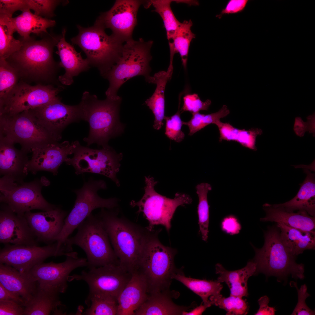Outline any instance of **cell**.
<instances>
[{
    "label": "cell",
    "mask_w": 315,
    "mask_h": 315,
    "mask_svg": "<svg viewBox=\"0 0 315 315\" xmlns=\"http://www.w3.org/2000/svg\"><path fill=\"white\" fill-rule=\"evenodd\" d=\"M86 303L88 307L83 314L85 315H117L118 301L105 294L89 293Z\"/></svg>",
    "instance_id": "cell-39"
},
{
    "label": "cell",
    "mask_w": 315,
    "mask_h": 315,
    "mask_svg": "<svg viewBox=\"0 0 315 315\" xmlns=\"http://www.w3.org/2000/svg\"><path fill=\"white\" fill-rule=\"evenodd\" d=\"M78 34L71 40L85 54L90 66L96 67L102 76L116 63L121 54L124 42L96 21L94 25L84 27L77 25Z\"/></svg>",
    "instance_id": "cell-7"
},
{
    "label": "cell",
    "mask_w": 315,
    "mask_h": 315,
    "mask_svg": "<svg viewBox=\"0 0 315 315\" xmlns=\"http://www.w3.org/2000/svg\"><path fill=\"white\" fill-rule=\"evenodd\" d=\"M38 123L59 141L69 124L82 120L79 104L69 105L58 97L47 104L29 110Z\"/></svg>",
    "instance_id": "cell-19"
},
{
    "label": "cell",
    "mask_w": 315,
    "mask_h": 315,
    "mask_svg": "<svg viewBox=\"0 0 315 315\" xmlns=\"http://www.w3.org/2000/svg\"><path fill=\"white\" fill-rule=\"evenodd\" d=\"M19 74L6 59H0V103L10 96L18 83Z\"/></svg>",
    "instance_id": "cell-43"
},
{
    "label": "cell",
    "mask_w": 315,
    "mask_h": 315,
    "mask_svg": "<svg viewBox=\"0 0 315 315\" xmlns=\"http://www.w3.org/2000/svg\"><path fill=\"white\" fill-rule=\"evenodd\" d=\"M209 300L212 305L225 310L227 315H245L248 313V303L242 298L231 295L226 298L220 294L211 296Z\"/></svg>",
    "instance_id": "cell-42"
},
{
    "label": "cell",
    "mask_w": 315,
    "mask_h": 315,
    "mask_svg": "<svg viewBox=\"0 0 315 315\" xmlns=\"http://www.w3.org/2000/svg\"><path fill=\"white\" fill-rule=\"evenodd\" d=\"M192 24L190 20L184 21L172 39L169 41L170 58H173L174 54L178 53L185 68L186 67L190 43L195 37L191 30Z\"/></svg>",
    "instance_id": "cell-37"
},
{
    "label": "cell",
    "mask_w": 315,
    "mask_h": 315,
    "mask_svg": "<svg viewBox=\"0 0 315 315\" xmlns=\"http://www.w3.org/2000/svg\"><path fill=\"white\" fill-rule=\"evenodd\" d=\"M27 8L32 10L38 16L50 19L55 15L54 11L56 7L64 1L57 0H26Z\"/></svg>",
    "instance_id": "cell-45"
},
{
    "label": "cell",
    "mask_w": 315,
    "mask_h": 315,
    "mask_svg": "<svg viewBox=\"0 0 315 315\" xmlns=\"http://www.w3.org/2000/svg\"><path fill=\"white\" fill-rule=\"evenodd\" d=\"M0 301H12L25 307V302L20 296L5 288L0 283Z\"/></svg>",
    "instance_id": "cell-53"
},
{
    "label": "cell",
    "mask_w": 315,
    "mask_h": 315,
    "mask_svg": "<svg viewBox=\"0 0 315 315\" xmlns=\"http://www.w3.org/2000/svg\"><path fill=\"white\" fill-rule=\"evenodd\" d=\"M280 237L289 252L295 256L306 250L315 249V232L304 231L277 223Z\"/></svg>",
    "instance_id": "cell-31"
},
{
    "label": "cell",
    "mask_w": 315,
    "mask_h": 315,
    "mask_svg": "<svg viewBox=\"0 0 315 315\" xmlns=\"http://www.w3.org/2000/svg\"><path fill=\"white\" fill-rule=\"evenodd\" d=\"M27 9L26 0H0V14L12 17L16 11Z\"/></svg>",
    "instance_id": "cell-49"
},
{
    "label": "cell",
    "mask_w": 315,
    "mask_h": 315,
    "mask_svg": "<svg viewBox=\"0 0 315 315\" xmlns=\"http://www.w3.org/2000/svg\"><path fill=\"white\" fill-rule=\"evenodd\" d=\"M77 228L76 234L69 237L64 244L71 250L72 246L76 245L84 251L89 269L110 264H120L108 235L97 215L91 213Z\"/></svg>",
    "instance_id": "cell-8"
},
{
    "label": "cell",
    "mask_w": 315,
    "mask_h": 315,
    "mask_svg": "<svg viewBox=\"0 0 315 315\" xmlns=\"http://www.w3.org/2000/svg\"><path fill=\"white\" fill-rule=\"evenodd\" d=\"M270 301L269 298L266 295L260 298L258 300L259 308L255 315H274L276 311L274 307L268 306Z\"/></svg>",
    "instance_id": "cell-54"
},
{
    "label": "cell",
    "mask_w": 315,
    "mask_h": 315,
    "mask_svg": "<svg viewBox=\"0 0 315 315\" xmlns=\"http://www.w3.org/2000/svg\"><path fill=\"white\" fill-rule=\"evenodd\" d=\"M0 283L8 290L21 296L26 304L36 291L38 285L27 273L9 265L0 263Z\"/></svg>",
    "instance_id": "cell-27"
},
{
    "label": "cell",
    "mask_w": 315,
    "mask_h": 315,
    "mask_svg": "<svg viewBox=\"0 0 315 315\" xmlns=\"http://www.w3.org/2000/svg\"><path fill=\"white\" fill-rule=\"evenodd\" d=\"M262 206L266 215L260 219L261 222H274L304 231H315V217L305 211L299 210L295 212L275 204L268 203L264 204Z\"/></svg>",
    "instance_id": "cell-24"
},
{
    "label": "cell",
    "mask_w": 315,
    "mask_h": 315,
    "mask_svg": "<svg viewBox=\"0 0 315 315\" xmlns=\"http://www.w3.org/2000/svg\"><path fill=\"white\" fill-rule=\"evenodd\" d=\"M146 1L136 0H118L109 10L102 13L96 21L124 43L132 40L137 24V15L140 6Z\"/></svg>",
    "instance_id": "cell-18"
},
{
    "label": "cell",
    "mask_w": 315,
    "mask_h": 315,
    "mask_svg": "<svg viewBox=\"0 0 315 315\" xmlns=\"http://www.w3.org/2000/svg\"><path fill=\"white\" fill-rule=\"evenodd\" d=\"M117 208H102L97 215L108 235L120 264L133 273L151 230L119 217Z\"/></svg>",
    "instance_id": "cell-1"
},
{
    "label": "cell",
    "mask_w": 315,
    "mask_h": 315,
    "mask_svg": "<svg viewBox=\"0 0 315 315\" xmlns=\"http://www.w3.org/2000/svg\"><path fill=\"white\" fill-rule=\"evenodd\" d=\"M146 186L145 193L138 202L132 200L130 205L137 206V213H142L148 221L146 227L150 230L153 229L154 226L161 225L169 232L171 227V221L175 211L179 206H184L192 202L188 195L177 192L174 199H170L157 193L154 189L157 181L153 177H145Z\"/></svg>",
    "instance_id": "cell-12"
},
{
    "label": "cell",
    "mask_w": 315,
    "mask_h": 315,
    "mask_svg": "<svg viewBox=\"0 0 315 315\" xmlns=\"http://www.w3.org/2000/svg\"><path fill=\"white\" fill-rule=\"evenodd\" d=\"M249 1L248 0H230L220 13L216 15V17L220 19L224 15L235 14L243 11L245 8Z\"/></svg>",
    "instance_id": "cell-51"
},
{
    "label": "cell",
    "mask_w": 315,
    "mask_h": 315,
    "mask_svg": "<svg viewBox=\"0 0 315 315\" xmlns=\"http://www.w3.org/2000/svg\"><path fill=\"white\" fill-rule=\"evenodd\" d=\"M37 241L24 215L18 214L6 204L0 212V242L9 244L37 245Z\"/></svg>",
    "instance_id": "cell-21"
},
{
    "label": "cell",
    "mask_w": 315,
    "mask_h": 315,
    "mask_svg": "<svg viewBox=\"0 0 315 315\" xmlns=\"http://www.w3.org/2000/svg\"><path fill=\"white\" fill-rule=\"evenodd\" d=\"M75 146L74 142L68 141L47 144L36 148L32 150V155L26 167L27 172L33 174L45 171L57 175L61 164L66 162L68 156L73 154Z\"/></svg>",
    "instance_id": "cell-20"
},
{
    "label": "cell",
    "mask_w": 315,
    "mask_h": 315,
    "mask_svg": "<svg viewBox=\"0 0 315 315\" xmlns=\"http://www.w3.org/2000/svg\"><path fill=\"white\" fill-rule=\"evenodd\" d=\"M219 131V142L225 140L237 142L243 147L256 151V138L261 135L262 131L258 128H251L248 130L239 129L230 123H223L220 120L216 124Z\"/></svg>",
    "instance_id": "cell-35"
},
{
    "label": "cell",
    "mask_w": 315,
    "mask_h": 315,
    "mask_svg": "<svg viewBox=\"0 0 315 315\" xmlns=\"http://www.w3.org/2000/svg\"><path fill=\"white\" fill-rule=\"evenodd\" d=\"M121 100V97L101 100L88 92L83 93L79 104L82 120L89 125L88 135L83 139L87 146L93 144L102 147L107 146L109 139L123 132L124 126L119 118Z\"/></svg>",
    "instance_id": "cell-2"
},
{
    "label": "cell",
    "mask_w": 315,
    "mask_h": 315,
    "mask_svg": "<svg viewBox=\"0 0 315 315\" xmlns=\"http://www.w3.org/2000/svg\"><path fill=\"white\" fill-rule=\"evenodd\" d=\"M106 187L104 180H95L91 178L84 182L81 188L73 190L76 195L74 206L65 218L62 229L55 239L59 246L63 244L69 236L93 210L98 208L111 209L118 206L117 198L104 199L98 195L99 190L105 189Z\"/></svg>",
    "instance_id": "cell-11"
},
{
    "label": "cell",
    "mask_w": 315,
    "mask_h": 315,
    "mask_svg": "<svg viewBox=\"0 0 315 315\" xmlns=\"http://www.w3.org/2000/svg\"><path fill=\"white\" fill-rule=\"evenodd\" d=\"M196 188L199 198L197 213L200 232L202 240L206 241L209 232V207L207 195L212 187L210 184L203 183L198 184Z\"/></svg>",
    "instance_id": "cell-41"
},
{
    "label": "cell",
    "mask_w": 315,
    "mask_h": 315,
    "mask_svg": "<svg viewBox=\"0 0 315 315\" xmlns=\"http://www.w3.org/2000/svg\"><path fill=\"white\" fill-rule=\"evenodd\" d=\"M14 144L0 137V174L24 178L28 173V153L17 149Z\"/></svg>",
    "instance_id": "cell-26"
},
{
    "label": "cell",
    "mask_w": 315,
    "mask_h": 315,
    "mask_svg": "<svg viewBox=\"0 0 315 315\" xmlns=\"http://www.w3.org/2000/svg\"><path fill=\"white\" fill-rule=\"evenodd\" d=\"M25 307L12 301H0V315H23Z\"/></svg>",
    "instance_id": "cell-52"
},
{
    "label": "cell",
    "mask_w": 315,
    "mask_h": 315,
    "mask_svg": "<svg viewBox=\"0 0 315 315\" xmlns=\"http://www.w3.org/2000/svg\"><path fill=\"white\" fill-rule=\"evenodd\" d=\"M61 90L60 87L51 85L18 83L9 97L0 103V114L14 115L34 108L57 98Z\"/></svg>",
    "instance_id": "cell-17"
},
{
    "label": "cell",
    "mask_w": 315,
    "mask_h": 315,
    "mask_svg": "<svg viewBox=\"0 0 315 315\" xmlns=\"http://www.w3.org/2000/svg\"><path fill=\"white\" fill-rule=\"evenodd\" d=\"M0 251V263L12 266L21 272L27 273L36 265L47 258L69 253L64 245L59 247L57 242L43 246L37 245L5 244Z\"/></svg>",
    "instance_id": "cell-15"
},
{
    "label": "cell",
    "mask_w": 315,
    "mask_h": 315,
    "mask_svg": "<svg viewBox=\"0 0 315 315\" xmlns=\"http://www.w3.org/2000/svg\"><path fill=\"white\" fill-rule=\"evenodd\" d=\"M154 84H156L153 94L145 102V104L153 112L155 120L153 125L156 130L160 129L163 125V120L165 117L164 92L166 84L171 77L167 71H160L153 76Z\"/></svg>",
    "instance_id": "cell-34"
},
{
    "label": "cell",
    "mask_w": 315,
    "mask_h": 315,
    "mask_svg": "<svg viewBox=\"0 0 315 315\" xmlns=\"http://www.w3.org/2000/svg\"><path fill=\"white\" fill-rule=\"evenodd\" d=\"M148 296L145 280L134 271L131 279L118 298L117 315H135Z\"/></svg>",
    "instance_id": "cell-25"
},
{
    "label": "cell",
    "mask_w": 315,
    "mask_h": 315,
    "mask_svg": "<svg viewBox=\"0 0 315 315\" xmlns=\"http://www.w3.org/2000/svg\"><path fill=\"white\" fill-rule=\"evenodd\" d=\"M88 265L86 258L67 256L62 262H43L35 265L27 273L39 288L59 294L66 290L71 272L77 268Z\"/></svg>",
    "instance_id": "cell-16"
},
{
    "label": "cell",
    "mask_w": 315,
    "mask_h": 315,
    "mask_svg": "<svg viewBox=\"0 0 315 315\" xmlns=\"http://www.w3.org/2000/svg\"><path fill=\"white\" fill-rule=\"evenodd\" d=\"M175 279L181 282L195 293L200 296L204 304L210 303L209 297L220 294L223 286L217 280L209 281L186 277L182 272L177 270L173 275Z\"/></svg>",
    "instance_id": "cell-36"
},
{
    "label": "cell",
    "mask_w": 315,
    "mask_h": 315,
    "mask_svg": "<svg viewBox=\"0 0 315 315\" xmlns=\"http://www.w3.org/2000/svg\"><path fill=\"white\" fill-rule=\"evenodd\" d=\"M0 137L28 153L40 146L59 141L42 126L29 110L12 115L0 114Z\"/></svg>",
    "instance_id": "cell-10"
},
{
    "label": "cell",
    "mask_w": 315,
    "mask_h": 315,
    "mask_svg": "<svg viewBox=\"0 0 315 315\" xmlns=\"http://www.w3.org/2000/svg\"><path fill=\"white\" fill-rule=\"evenodd\" d=\"M59 294L39 288L25 306L23 315H65Z\"/></svg>",
    "instance_id": "cell-30"
},
{
    "label": "cell",
    "mask_w": 315,
    "mask_h": 315,
    "mask_svg": "<svg viewBox=\"0 0 315 315\" xmlns=\"http://www.w3.org/2000/svg\"><path fill=\"white\" fill-rule=\"evenodd\" d=\"M180 111L171 116H165L166 121L165 134L169 139L179 143L185 137V134L181 130L183 121L181 120Z\"/></svg>",
    "instance_id": "cell-46"
},
{
    "label": "cell",
    "mask_w": 315,
    "mask_h": 315,
    "mask_svg": "<svg viewBox=\"0 0 315 315\" xmlns=\"http://www.w3.org/2000/svg\"><path fill=\"white\" fill-rule=\"evenodd\" d=\"M15 32L23 39L30 37L32 33L37 35L47 33V29L54 27L55 20L37 15L30 10L25 9L17 17L11 18Z\"/></svg>",
    "instance_id": "cell-33"
},
{
    "label": "cell",
    "mask_w": 315,
    "mask_h": 315,
    "mask_svg": "<svg viewBox=\"0 0 315 315\" xmlns=\"http://www.w3.org/2000/svg\"><path fill=\"white\" fill-rule=\"evenodd\" d=\"M230 113L227 106L224 105L216 112L208 114H202L199 112L192 114L191 119L188 122L183 121V125L188 127V135L192 136L209 125H216L221 118L226 117Z\"/></svg>",
    "instance_id": "cell-44"
},
{
    "label": "cell",
    "mask_w": 315,
    "mask_h": 315,
    "mask_svg": "<svg viewBox=\"0 0 315 315\" xmlns=\"http://www.w3.org/2000/svg\"><path fill=\"white\" fill-rule=\"evenodd\" d=\"M23 179L8 175L0 179L1 202L14 212L22 215L34 209L47 211L57 207L47 202L41 194L42 187L49 184L48 180L36 179L24 182Z\"/></svg>",
    "instance_id": "cell-9"
},
{
    "label": "cell",
    "mask_w": 315,
    "mask_h": 315,
    "mask_svg": "<svg viewBox=\"0 0 315 315\" xmlns=\"http://www.w3.org/2000/svg\"><path fill=\"white\" fill-rule=\"evenodd\" d=\"M66 211L57 207L48 211L26 212L24 216L37 241L46 243L55 242L63 228L67 215Z\"/></svg>",
    "instance_id": "cell-22"
},
{
    "label": "cell",
    "mask_w": 315,
    "mask_h": 315,
    "mask_svg": "<svg viewBox=\"0 0 315 315\" xmlns=\"http://www.w3.org/2000/svg\"><path fill=\"white\" fill-rule=\"evenodd\" d=\"M220 226L223 231L231 235L238 234L242 228L238 218L233 215H229L224 218Z\"/></svg>",
    "instance_id": "cell-50"
},
{
    "label": "cell",
    "mask_w": 315,
    "mask_h": 315,
    "mask_svg": "<svg viewBox=\"0 0 315 315\" xmlns=\"http://www.w3.org/2000/svg\"><path fill=\"white\" fill-rule=\"evenodd\" d=\"M178 1L154 0L149 1V4L155 8L154 11L162 18L165 28L168 41L171 40L180 27L181 22L176 18L171 8L172 2Z\"/></svg>",
    "instance_id": "cell-40"
},
{
    "label": "cell",
    "mask_w": 315,
    "mask_h": 315,
    "mask_svg": "<svg viewBox=\"0 0 315 315\" xmlns=\"http://www.w3.org/2000/svg\"><path fill=\"white\" fill-rule=\"evenodd\" d=\"M66 31L65 28L62 30L60 39L56 46L57 49L56 53L61 60L60 67L65 70L63 75L59 76L58 80L62 84L69 85L73 83L74 77L88 71L90 65L87 59H83L81 53L77 52L74 46L66 41Z\"/></svg>",
    "instance_id": "cell-23"
},
{
    "label": "cell",
    "mask_w": 315,
    "mask_h": 315,
    "mask_svg": "<svg viewBox=\"0 0 315 315\" xmlns=\"http://www.w3.org/2000/svg\"><path fill=\"white\" fill-rule=\"evenodd\" d=\"M12 17L0 14V59H6L18 51L22 45L21 40L15 39Z\"/></svg>",
    "instance_id": "cell-38"
},
{
    "label": "cell",
    "mask_w": 315,
    "mask_h": 315,
    "mask_svg": "<svg viewBox=\"0 0 315 315\" xmlns=\"http://www.w3.org/2000/svg\"><path fill=\"white\" fill-rule=\"evenodd\" d=\"M307 174L296 195L290 200L284 203L275 204L289 211L303 210L315 217V174L308 170Z\"/></svg>",
    "instance_id": "cell-32"
},
{
    "label": "cell",
    "mask_w": 315,
    "mask_h": 315,
    "mask_svg": "<svg viewBox=\"0 0 315 315\" xmlns=\"http://www.w3.org/2000/svg\"><path fill=\"white\" fill-rule=\"evenodd\" d=\"M264 243L260 249L252 246L255 253L253 261L256 265V274L262 273L267 276L280 279L291 275L295 279H303L304 266L297 264L295 257L291 254L281 241L280 230L270 227L264 234Z\"/></svg>",
    "instance_id": "cell-6"
},
{
    "label": "cell",
    "mask_w": 315,
    "mask_h": 315,
    "mask_svg": "<svg viewBox=\"0 0 315 315\" xmlns=\"http://www.w3.org/2000/svg\"><path fill=\"white\" fill-rule=\"evenodd\" d=\"M133 273L120 264H110L83 271L80 274L70 275L68 280L83 281L88 285L89 293L108 295L118 300Z\"/></svg>",
    "instance_id": "cell-14"
},
{
    "label": "cell",
    "mask_w": 315,
    "mask_h": 315,
    "mask_svg": "<svg viewBox=\"0 0 315 315\" xmlns=\"http://www.w3.org/2000/svg\"><path fill=\"white\" fill-rule=\"evenodd\" d=\"M152 41H145L142 38L133 39L124 44L121 55L118 61L103 76L109 81V87L105 92L106 98L116 99L120 97L118 90L125 82L132 78L142 76L149 83H154L153 76L150 75V62L152 59L150 49Z\"/></svg>",
    "instance_id": "cell-5"
},
{
    "label": "cell",
    "mask_w": 315,
    "mask_h": 315,
    "mask_svg": "<svg viewBox=\"0 0 315 315\" xmlns=\"http://www.w3.org/2000/svg\"><path fill=\"white\" fill-rule=\"evenodd\" d=\"M74 143L73 156L68 158L65 162L73 167L76 174L84 173L100 174L111 179L117 186H120L117 174L123 158L121 153H117L108 145L100 149H94L81 145L78 141Z\"/></svg>",
    "instance_id": "cell-13"
},
{
    "label": "cell",
    "mask_w": 315,
    "mask_h": 315,
    "mask_svg": "<svg viewBox=\"0 0 315 315\" xmlns=\"http://www.w3.org/2000/svg\"><path fill=\"white\" fill-rule=\"evenodd\" d=\"M212 305L211 302L207 304H203L202 302L199 306L197 307L191 311L188 312L185 311L183 312L182 315H200L208 307H210Z\"/></svg>",
    "instance_id": "cell-55"
},
{
    "label": "cell",
    "mask_w": 315,
    "mask_h": 315,
    "mask_svg": "<svg viewBox=\"0 0 315 315\" xmlns=\"http://www.w3.org/2000/svg\"><path fill=\"white\" fill-rule=\"evenodd\" d=\"M216 273L219 276L217 281L225 282L228 287L230 295L243 298L249 295L247 282L249 278L255 274L256 265L253 260L248 262L246 265L240 269L229 271L220 263L215 266Z\"/></svg>",
    "instance_id": "cell-28"
},
{
    "label": "cell",
    "mask_w": 315,
    "mask_h": 315,
    "mask_svg": "<svg viewBox=\"0 0 315 315\" xmlns=\"http://www.w3.org/2000/svg\"><path fill=\"white\" fill-rule=\"evenodd\" d=\"M183 105L181 109V113L189 111L192 114L199 113L201 110H207L211 104L210 100L203 102L197 94H188L183 97Z\"/></svg>",
    "instance_id": "cell-47"
},
{
    "label": "cell",
    "mask_w": 315,
    "mask_h": 315,
    "mask_svg": "<svg viewBox=\"0 0 315 315\" xmlns=\"http://www.w3.org/2000/svg\"><path fill=\"white\" fill-rule=\"evenodd\" d=\"M61 35L47 34L39 40L30 37L22 38L20 49L7 61L18 71L19 76L34 79H52L60 66L54 59V47Z\"/></svg>",
    "instance_id": "cell-3"
},
{
    "label": "cell",
    "mask_w": 315,
    "mask_h": 315,
    "mask_svg": "<svg viewBox=\"0 0 315 315\" xmlns=\"http://www.w3.org/2000/svg\"><path fill=\"white\" fill-rule=\"evenodd\" d=\"M175 293L169 290L148 295L144 303L136 311L135 315H182L191 307L178 306L172 300Z\"/></svg>",
    "instance_id": "cell-29"
},
{
    "label": "cell",
    "mask_w": 315,
    "mask_h": 315,
    "mask_svg": "<svg viewBox=\"0 0 315 315\" xmlns=\"http://www.w3.org/2000/svg\"><path fill=\"white\" fill-rule=\"evenodd\" d=\"M290 286H293L297 289L298 297L297 304L291 315H312L315 314V312L310 309L305 303L306 299L310 296L307 292V287L306 284L302 285L300 289L297 286V283L293 281L290 282Z\"/></svg>",
    "instance_id": "cell-48"
},
{
    "label": "cell",
    "mask_w": 315,
    "mask_h": 315,
    "mask_svg": "<svg viewBox=\"0 0 315 315\" xmlns=\"http://www.w3.org/2000/svg\"><path fill=\"white\" fill-rule=\"evenodd\" d=\"M161 230L151 231L134 271L145 280L148 295L169 290L177 270L174 262L176 251L160 242L158 235Z\"/></svg>",
    "instance_id": "cell-4"
}]
</instances>
